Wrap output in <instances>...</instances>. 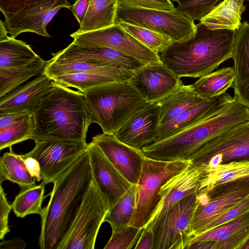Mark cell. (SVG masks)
Returning <instances> with one entry per match:
<instances>
[{
    "label": "cell",
    "mask_w": 249,
    "mask_h": 249,
    "mask_svg": "<svg viewBox=\"0 0 249 249\" xmlns=\"http://www.w3.org/2000/svg\"><path fill=\"white\" fill-rule=\"evenodd\" d=\"M235 78L233 67H226L199 77L191 86L198 96L210 99L220 97L233 88Z\"/></svg>",
    "instance_id": "83f0119b"
},
{
    "label": "cell",
    "mask_w": 249,
    "mask_h": 249,
    "mask_svg": "<svg viewBox=\"0 0 249 249\" xmlns=\"http://www.w3.org/2000/svg\"><path fill=\"white\" fill-rule=\"evenodd\" d=\"M244 0H224L216 5L200 22L211 30H238L241 15L245 9Z\"/></svg>",
    "instance_id": "484cf974"
},
{
    "label": "cell",
    "mask_w": 249,
    "mask_h": 249,
    "mask_svg": "<svg viewBox=\"0 0 249 249\" xmlns=\"http://www.w3.org/2000/svg\"><path fill=\"white\" fill-rule=\"evenodd\" d=\"M190 163V160L167 161L145 156L136 185L135 207L128 225L143 229L150 220L159 202L161 186Z\"/></svg>",
    "instance_id": "8992f818"
},
{
    "label": "cell",
    "mask_w": 249,
    "mask_h": 249,
    "mask_svg": "<svg viewBox=\"0 0 249 249\" xmlns=\"http://www.w3.org/2000/svg\"><path fill=\"white\" fill-rule=\"evenodd\" d=\"M136 185L131 187L110 208L104 220L108 222L112 231L129 225L135 207Z\"/></svg>",
    "instance_id": "e575fe53"
},
{
    "label": "cell",
    "mask_w": 249,
    "mask_h": 249,
    "mask_svg": "<svg viewBox=\"0 0 249 249\" xmlns=\"http://www.w3.org/2000/svg\"><path fill=\"white\" fill-rule=\"evenodd\" d=\"M143 229L127 225L112 231V235L104 249H130L139 239Z\"/></svg>",
    "instance_id": "f35d334b"
},
{
    "label": "cell",
    "mask_w": 249,
    "mask_h": 249,
    "mask_svg": "<svg viewBox=\"0 0 249 249\" xmlns=\"http://www.w3.org/2000/svg\"><path fill=\"white\" fill-rule=\"evenodd\" d=\"M249 178V160L220 164L213 168L201 172L198 182L197 195L207 194L215 186Z\"/></svg>",
    "instance_id": "d4e9b609"
},
{
    "label": "cell",
    "mask_w": 249,
    "mask_h": 249,
    "mask_svg": "<svg viewBox=\"0 0 249 249\" xmlns=\"http://www.w3.org/2000/svg\"><path fill=\"white\" fill-rule=\"evenodd\" d=\"M197 204L196 191L168 209L152 227L153 249H188L192 240V222Z\"/></svg>",
    "instance_id": "30bf717a"
},
{
    "label": "cell",
    "mask_w": 249,
    "mask_h": 249,
    "mask_svg": "<svg viewBox=\"0 0 249 249\" xmlns=\"http://www.w3.org/2000/svg\"><path fill=\"white\" fill-rule=\"evenodd\" d=\"M88 151L93 179L107 200L110 208L133 185L128 181L92 142Z\"/></svg>",
    "instance_id": "ac0fdd59"
},
{
    "label": "cell",
    "mask_w": 249,
    "mask_h": 249,
    "mask_svg": "<svg viewBox=\"0 0 249 249\" xmlns=\"http://www.w3.org/2000/svg\"><path fill=\"white\" fill-rule=\"evenodd\" d=\"M241 249H249V239L243 245Z\"/></svg>",
    "instance_id": "816d5d0a"
},
{
    "label": "cell",
    "mask_w": 249,
    "mask_h": 249,
    "mask_svg": "<svg viewBox=\"0 0 249 249\" xmlns=\"http://www.w3.org/2000/svg\"><path fill=\"white\" fill-rule=\"evenodd\" d=\"M31 139L86 141L91 122L83 93L52 80L50 92L33 113Z\"/></svg>",
    "instance_id": "3957f363"
},
{
    "label": "cell",
    "mask_w": 249,
    "mask_h": 249,
    "mask_svg": "<svg viewBox=\"0 0 249 249\" xmlns=\"http://www.w3.org/2000/svg\"><path fill=\"white\" fill-rule=\"evenodd\" d=\"M33 114L5 127L0 128V150L31 139L34 127Z\"/></svg>",
    "instance_id": "8d00e7d4"
},
{
    "label": "cell",
    "mask_w": 249,
    "mask_h": 249,
    "mask_svg": "<svg viewBox=\"0 0 249 249\" xmlns=\"http://www.w3.org/2000/svg\"><path fill=\"white\" fill-rule=\"evenodd\" d=\"M26 167L30 175L39 182L42 180L39 162L34 158L22 155Z\"/></svg>",
    "instance_id": "7dc6e473"
},
{
    "label": "cell",
    "mask_w": 249,
    "mask_h": 249,
    "mask_svg": "<svg viewBox=\"0 0 249 249\" xmlns=\"http://www.w3.org/2000/svg\"><path fill=\"white\" fill-rule=\"evenodd\" d=\"M200 174V169L190 161L186 168L169 178L160 188L159 202L144 228H152L170 207L196 191Z\"/></svg>",
    "instance_id": "d6986e66"
},
{
    "label": "cell",
    "mask_w": 249,
    "mask_h": 249,
    "mask_svg": "<svg viewBox=\"0 0 249 249\" xmlns=\"http://www.w3.org/2000/svg\"><path fill=\"white\" fill-rule=\"evenodd\" d=\"M67 87H72L84 93L91 88L116 82L128 81L125 78L112 75L81 72L69 74L51 78Z\"/></svg>",
    "instance_id": "836d02e7"
},
{
    "label": "cell",
    "mask_w": 249,
    "mask_h": 249,
    "mask_svg": "<svg viewBox=\"0 0 249 249\" xmlns=\"http://www.w3.org/2000/svg\"><path fill=\"white\" fill-rule=\"evenodd\" d=\"M39 55L25 42L10 36L0 41V68L25 65Z\"/></svg>",
    "instance_id": "1f68e13d"
},
{
    "label": "cell",
    "mask_w": 249,
    "mask_h": 249,
    "mask_svg": "<svg viewBox=\"0 0 249 249\" xmlns=\"http://www.w3.org/2000/svg\"><path fill=\"white\" fill-rule=\"evenodd\" d=\"M27 112L17 113L0 114V128L5 127L10 124L20 121L29 115Z\"/></svg>",
    "instance_id": "c3c4849f"
},
{
    "label": "cell",
    "mask_w": 249,
    "mask_h": 249,
    "mask_svg": "<svg viewBox=\"0 0 249 249\" xmlns=\"http://www.w3.org/2000/svg\"><path fill=\"white\" fill-rule=\"evenodd\" d=\"M71 6L67 0H44L15 14L4 16V22L11 37L31 32L50 38L47 31L48 24L61 8L71 9Z\"/></svg>",
    "instance_id": "5bb4252c"
},
{
    "label": "cell",
    "mask_w": 249,
    "mask_h": 249,
    "mask_svg": "<svg viewBox=\"0 0 249 249\" xmlns=\"http://www.w3.org/2000/svg\"><path fill=\"white\" fill-rule=\"evenodd\" d=\"M206 99L196 93L191 85L183 84L175 91L158 102L161 108L160 125L168 123L193 106Z\"/></svg>",
    "instance_id": "4316f807"
},
{
    "label": "cell",
    "mask_w": 249,
    "mask_h": 249,
    "mask_svg": "<svg viewBox=\"0 0 249 249\" xmlns=\"http://www.w3.org/2000/svg\"><path fill=\"white\" fill-rule=\"evenodd\" d=\"M180 78L160 63L145 65L128 82L149 103L159 101L182 85Z\"/></svg>",
    "instance_id": "9a60e30c"
},
{
    "label": "cell",
    "mask_w": 249,
    "mask_h": 249,
    "mask_svg": "<svg viewBox=\"0 0 249 249\" xmlns=\"http://www.w3.org/2000/svg\"><path fill=\"white\" fill-rule=\"evenodd\" d=\"M91 123L103 133L115 134L135 113L149 103L128 81L104 84L84 93Z\"/></svg>",
    "instance_id": "5b68a950"
},
{
    "label": "cell",
    "mask_w": 249,
    "mask_h": 249,
    "mask_svg": "<svg viewBox=\"0 0 249 249\" xmlns=\"http://www.w3.org/2000/svg\"><path fill=\"white\" fill-rule=\"evenodd\" d=\"M55 59L83 61L89 63L109 65L135 71L146 64L118 50L107 47L80 46L71 42L68 47L52 53Z\"/></svg>",
    "instance_id": "ffe728a7"
},
{
    "label": "cell",
    "mask_w": 249,
    "mask_h": 249,
    "mask_svg": "<svg viewBox=\"0 0 249 249\" xmlns=\"http://www.w3.org/2000/svg\"><path fill=\"white\" fill-rule=\"evenodd\" d=\"M42 0H0V10L4 16L13 15Z\"/></svg>",
    "instance_id": "ee69618b"
},
{
    "label": "cell",
    "mask_w": 249,
    "mask_h": 249,
    "mask_svg": "<svg viewBox=\"0 0 249 249\" xmlns=\"http://www.w3.org/2000/svg\"><path fill=\"white\" fill-rule=\"evenodd\" d=\"M189 160L201 172L220 164L249 160V120L213 136Z\"/></svg>",
    "instance_id": "52a82bcc"
},
{
    "label": "cell",
    "mask_w": 249,
    "mask_h": 249,
    "mask_svg": "<svg viewBox=\"0 0 249 249\" xmlns=\"http://www.w3.org/2000/svg\"><path fill=\"white\" fill-rule=\"evenodd\" d=\"M91 142L101 150L128 181L137 184L145 157L142 149L122 142L113 134H97L92 137Z\"/></svg>",
    "instance_id": "2e32d148"
},
{
    "label": "cell",
    "mask_w": 249,
    "mask_h": 249,
    "mask_svg": "<svg viewBox=\"0 0 249 249\" xmlns=\"http://www.w3.org/2000/svg\"><path fill=\"white\" fill-rule=\"evenodd\" d=\"M249 120V108L230 94L208 117L166 139L141 149L159 160H189L205 142L219 132Z\"/></svg>",
    "instance_id": "277c9868"
},
{
    "label": "cell",
    "mask_w": 249,
    "mask_h": 249,
    "mask_svg": "<svg viewBox=\"0 0 249 249\" xmlns=\"http://www.w3.org/2000/svg\"><path fill=\"white\" fill-rule=\"evenodd\" d=\"M89 0H76L71 10L80 26L83 22L89 6Z\"/></svg>",
    "instance_id": "bcb514c9"
},
{
    "label": "cell",
    "mask_w": 249,
    "mask_h": 249,
    "mask_svg": "<svg viewBox=\"0 0 249 249\" xmlns=\"http://www.w3.org/2000/svg\"><path fill=\"white\" fill-rule=\"evenodd\" d=\"M117 24L141 43L157 53L163 52L173 42L168 37L143 27L124 22Z\"/></svg>",
    "instance_id": "74e56055"
},
{
    "label": "cell",
    "mask_w": 249,
    "mask_h": 249,
    "mask_svg": "<svg viewBox=\"0 0 249 249\" xmlns=\"http://www.w3.org/2000/svg\"><path fill=\"white\" fill-rule=\"evenodd\" d=\"M35 147L25 156L36 159L40 166L44 186L64 174L88 149L86 141L37 139Z\"/></svg>",
    "instance_id": "7c38bea8"
},
{
    "label": "cell",
    "mask_w": 249,
    "mask_h": 249,
    "mask_svg": "<svg viewBox=\"0 0 249 249\" xmlns=\"http://www.w3.org/2000/svg\"><path fill=\"white\" fill-rule=\"evenodd\" d=\"M47 62L38 56L24 66L0 68V98L18 88L30 78L44 72Z\"/></svg>",
    "instance_id": "f1b7e54d"
},
{
    "label": "cell",
    "mask_w": 249,
    "mask_h": 249,
    "mask_svg": "<svg viewBox=\"0 0 249 249\" xmlns=\"http://www.w3.org/2000/svg\"><path fill=\"white\" fill-rule=\"evenodd\" d=\"M248 224L249 211L233 220L195 236L191 240L189 246L196 242L204 241L207 244L208 249H216L218 243L230 238L240 228Z\"/></svg>",
    "instance_id": "d590c367"
},
{
    "label": "cell",
    "mask_w": 249,
    "mask_h": 249,
    "mask_svg": "<svg viewBox=\"0 0 249 249\" xmlns=\"http://www.w3.org/2000/svg\"><path fill=\"white\" fill-rule=\"evenodd\" d=\"M121 22L143 27L162 34L173 42L186 40L196 30L194 21L179 12L132 7L117 4L115 24Z\"/></svg>",
    "instance_id": "ba28073f"
},
{
    "label": "cell",
    "mask_w": 249,
    "mask_h": 249,
    "mask_svg": "<svg viewBox=\"0 0 249 249\" xmlns=\"http://www.w3.org/2000/svg\"><path fill=\"white\" fill-rule=\"evenodd\" d=\"M117 3L132 7L163 11H173L176 8L170 0H118Z\"/></svg>",
    "instance_id": "b9f144b4"
},
{
    "label": "cell",
    "mask_w": 249,
    "mask_h": 249,
    "mask_svg": "<svg viewBox=\"0 0 249 249\" xmlns=\"http://www.w3.org/2000/svg\"><path fill=\"white\" fill-rule=\"evenodd\" d=\"M52 80L44 72L0 98V114L34 113L50 92Z\"/></svg>",
    "instance_id": "44dd1931"
},
{
    "label": "cell",
    "mask_w": 249,
    "mask_h": 249,
    "mask_svg": "<svg viewBox=\"0 0 249 249\" xmlns=\"http://www.w3.org/2000/svg\"><path fill=\"white\" fill-rule=\"evenodd\" d=\"M248 0V1H249V0Z\"/></svg>",
    "instance_id": "f5cc1de1"
},
{
    "label": "cell",
    "mask_w": 249,
    "mask_h": 249,
    "mask_svg": "<svg viewBox=\"0 0 249 249\" xmlns=\"http://www.w3.org/2000/svg\"><path fill=\"white\" fill-rule=\"evenodd\" d=\"M154 235L152 228H143L135 249H153Z\"/></svg>",
    "instance_id": "f6af8a7d"
},
{
    "label": "cell",
    "mask_w": 249,
    "mask_h": 249,
    "mask_svg": "<svg viewBox=\"0 0 249 249\" xmlns=\"http://www.w3.org/2000/svg\"><path fill=\"white\" fill-rule=\"evenodd\" d=\"M26 246L27 243L20 237L2 241L0 243V249H24Z\"/></svg>",
    "instance_id": "681fc988"
},
{
    "label": "cell",
    "mask_w": 249,
    "mask_h": 249,
    "mask_svg": "<svg viewBox=\"0 0 249 249\" xmlns=\"http://www.w3.org/2000/svg\"><path fill=\"white\" fill-rule=\"evenodd\" d=\"M8 31L4 21L0 20V41L7 39L10 36H8Z\"/></svg>",
    "instance_id": "f907efd6"
},
{
    "label": "cell",
    "mask_w": 249,
    "mask_h": 249,
    "mask_svg": "<svg viewBox=\"0 0 249 249\" xmlns=\"http://www.w3.org/2000/svg\"><path fill=\"white\" fill-rule=\"evenodd\" d=\"M235 78L234 98L249 108V23L237 30L232 56Z\"/></svg>",
    "instance_id": "7402d4cb"
},
{
    "label": "cell",
    "mask_w": 249,
    "mask_h": 249,
    "mask_svg": "<svg viewBox=\"0 0 249 249\" xmlns=\"http://www.w3.org/2000/svg\"><path fill=\"white\" fill-rule=\"evenodd\" d=\"M249 196V178L228 182L197 195L190 235L192 239L205 228Z\"/></svg>",
    "instance_id": "8fae6325"
},
{
    "label": "cell",
    "mask_w": 249,
    "mask_h": 249,
    "mask_svg": "<svg viewBox=\"0 0 249 249\" xmlns=\"http://www.w3.org/2000/svg\"><path fill=\"white\" fill-rule=\"evenodd\" d=\"M10 152L4 153L0 158V184L9 180L17 184L21 188L34 185L36 179L29 173L22 155Z\"/></svg>",
    "instance_id": "f546056e"
},
{
    "label": "cell",
    "mask_w": 249,
    "mask_h": 249,
    "mask_svg": "<svg viewBox=\"0 0 249 249\" xmlns=\"http://www.w3.org/2000/svg\"><path fill=\"white\" fill-rule=\"evenodd\" d=\"M226 93L219 97L206 99L168 123L160 126L154 142L166 139L206 118L229 96ZM153 142V143H154Z\"/></svg>",
    "instance_id": "603a6c76"
},
{
    "label": "cell",
    "mask_w": 249,
    "mask_h": 249,
    "mask_svg": "<svg viewBox=\"0 0 249 249\" xmlns=\"http://www.w3.org/2000/svg\"><path fill=\"white\" fill-rule=\"evenodd\" d=\"M110 209L94 179L73 224L58 249H93L101 225Z\"/></svg>",
    "instance_id": "9c48e42d"
},
{
    "label": "cell",
    "mask_w": 249,
    "mask_h": 249,
    "mask_svg": "<svg viewBox=\"0 0 249 249\" xmlns=\"http://www.w3.org/2000/svg\"><path fill=\"white\" fill-rule=\"evenodd\" d=\"M249 211V196L224 214L208 225L202 233L212 230L220 225L233 220Z\"/></svg>",
    "instance_id": "60d3db41"
},
{
    "label": "cell",
    "mask_w": 249,
    "mask_h": 249,
    "mask_svg": "<svg viewBox=\"0 0 249 249\" xmlns=\"http://www.w3.org/2000/svg\"><path fill=\"white\" fill-rule=\"evenodd\" d=\"M118 0H89V6L79 30H96L115 24Z\"/></svg>",
    "instance_id": "4dcf8cb0"
},
{
    "label": "cell",
    "mask_w": 249,
    "mask_h": 249,
    "mask_svg": "<svg viewBox=\"0 0 249 249\" xmlns=\"http://www.w3.org/2000/svg\"><path fill=\"white\" fill-rule=\"evenodd\" d=\"M44 186L41 183L21 188L11 203L12 210L17 217L23 218L32 214L41 215L43 208L42 204L46 196H44Z\"/></svg>",
    "instance_id": "d6a6232c"
},
{
    "label": "cell",
    "mask_w": 249,
    "mask_h": 249,
    "mask_svg": "<svg viewBox=\"0 0 249 249\" xmlns=\"http://www.w3.org/2000/svg\"><path fill=\"white\" fill-rule=\"evenodd\" d=\"M70 36L75 45L87 47H107L121 51L146 64L162 63L160 55L114 24L90 31L78 30Z\"/></svg>",
    "instance_id": "4fadbf2b"
},
{
    "label": "cell",
    "mask_w": 249,
    "mask_h": 249,
    "mask_svg": "<svg viewBox=\"0 0 249 249\" xmlns=\"http://www.w3.org/2000/svg\"><path fill=\"white\" fill-rule=\"evenodd\" d=\"M93 180L87 150L53 182L48 204L43 208L38 245L58 249L68 235Z\"/></svg>",
    "instance_id": "6da1fadb"
},
{
    "label": "cell",
    "mask_w": 249,
    "mask_h": 249,
    "mask_svg": "<svg viewBox=\"0 0 249 249\" xmlns=\"http://www.w3.org/2000/svg\"><path fill=\"white\" fill-rule=\"evenodd\" d=\"M133 71L117 67L89 63L83 61L55 59L48 61L44 72L50 78L81 72L93 73L123 77L128 81Z\"/></svg>",
    "instance_id": "cb8c5ba5"
},
{
    "label": "cell",
    "mask_w": 249,
    "mask_h": 249,
    "mask_svg": "<svg viewBox=\"0 0 249 249\" xmlns=\"http://www.w3.org/2000/svg\"><path fill=\"white\" fill-rule=\"evenodd\" d=\"M160 115L159 103H149L130 117L114 135L122 142L141 149L156 140Z\"/></svg>",
    "instance_id": "e0dca14e"
},
{
    "label": "cell",
    "mask_w": 249,
    "mask_h": 249,
    "mask_svg": "<svg viewBox=\"0 0 249 249\" xmlns=\"http://www.w3.org/2000/svg\"><path fill=\"white\" fill-rule=\"evenodd\" d=\"M12 209L11 204L7 200L4 189L0 185V239H4L10 229L8 226V216Z\"/></svg>",
    "instance_id": "7bdbcfd3"
},
{
    "label": "cell",
    "mask_w": 249,
    "mask_h": 249,
    "mask_svg": "<svg viewBox=\"0 0 249 249\" xmlns=\"http://www.w3.org/2000/svg\"><path fill=\"white\" fill-rule=\"evenodd\" d=\"M189 38L172 42L160 55L162 63L179 78H197L213 72L232 57L236 31L211 30L201 22Z\"/></svg>",
    "instance_id": "7a4b0ae2"
},
{
    "label": "cell",
    "mask_w": 249,
    "mask_h": 249,
    "mask_svg": "<svg viewBox=\"0 0 249 249\" xmlns=\"http://www.w3.org/2000/svg\"><path fill=\"white\" fill-rule=\"evenodd\" d=\"M178 3L177 9L193 21L201 19L210 13L220 0H172Z\"/></svg>",
    "instance_id": "ab89813d"
}]
</instances>
